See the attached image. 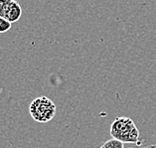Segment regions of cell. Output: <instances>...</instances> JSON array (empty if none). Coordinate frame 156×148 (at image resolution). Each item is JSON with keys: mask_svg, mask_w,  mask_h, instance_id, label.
I'll return each mask as SVG.
<instances>
[{"mask_svg": "<svg viewBox=\"0 0 156 148\" xmlns=\"http://www.w3.org/2000/svg\"><path fill=\"white\" fill-rule=\"evenodd\" d=\"M110 135L122 143H138L139 130L129 117H116L110 126Z\"/></svg>", "mask_w": 156, "mask_h": 148, "instance_id": "cell-1", "label": "cell"}, {"mask_svg": "<svg viewBox=\"0 0 156 148\" xmlns=\"http://www.w3.org/2000/svg\"><path fill=\"white\" fill-rule=\"evenodd\" d=\"M29 111L34 120L45 123L54 118L56 115V105L49 97H39L31 102Z\"/></svg>", "mask_w": 156, "mask_h": 148, "instance_id": "cell-2", "label": "cell"}, {"mask_svg": "<svg viewBox=\"0 0 156 148\" xmlns=\"http://www.w3.org/2000/svg\"><path fill=\"white\" fill-rule=\"evenodd\" d=\"M21 15H22V8L20 4L15 1V0H10L3 18L8 20L10 23H14V22H17L21 18Z\"/></svg>", "mask_w": 156, "mask_h": 148, "instance_id": "cell-3", "label": "cell"}, {"mask_svg": "<svg viewBox=\"0 0 156 148\" xmlns=\"http://www.w3.org/2000/svg\"><path fill=\"white\" fill-rule=\"evenodd\" d=\"M102 146H104V148H124L122 142H120L119 140L113 139V138L108 140Z\"/></svg>", "mask_w": 156, "mask_h": 148, "instance_id": "cell-4", "label": "cell"}, {"mask_svg": "<svg viewBox=\"0 0 156 148\" xmlns=\"http://www.w3.org/2000/svg\"><path fill=\"white\" fill-rule=\"evenodd\" d=\"M11 24L8 20H6L5 18L0 17V34L1 33H6L11 29Z\"/></svg>", "mask_w": 156, "mask_h": 148, "instance_id": "cell-5", "label": "cell"}, {"mask_svg": "<svg viewBox=\"0 0 156 148\" xmlns=\"http://www.w3.org/2000/svg\"><path fill=\"white\" fill-rule=\"evenodd\" d=\"M10 0H0V17H4L5 11L8 6Z\"/></svg>", "mask_w": 156, "mask_h": 148, "instance_id": "cell-6", "label": "cell"}, {"mask_svg": "<svg viewBox=\"0 0 156 148\" xmlns=\"http://www.w3.org/2000/svg\"><path fill=\"white\" fill-rule=\"evenodd\" d=\"M144 148H156V144H152V145H148V146H145Z\"/></svg>", "mask_w": 156, "mask_h": 148, "instance_id": "cell-7", "label": "cell"}, {"mask_svg": "<svg viewBox=\"0 0 156 148\" xmlns=\"http://www.w3.org/2000/svg\"><path fill=\"white\" fill-rule=\"evenodd\" d=\"M101 148H104V146H101Z\"/></svg>", "mask_w": 156, "mask_h": 148, "instance_id": "cell-8", "label": "cell"}, {"mask_svg": "<svg viewBox=\"0 0 156 148\" xmlns=\"http://www.w3.org/2000/svg\"><path fill=\"white\" fill-rule=\"evenodd\" d=\"M128 148H131V147H128Z\"/></svg>", "mask_w": 156, "mask_h": 148, "instance_id": "cell-9", "label": "cell"}]
</instances>
